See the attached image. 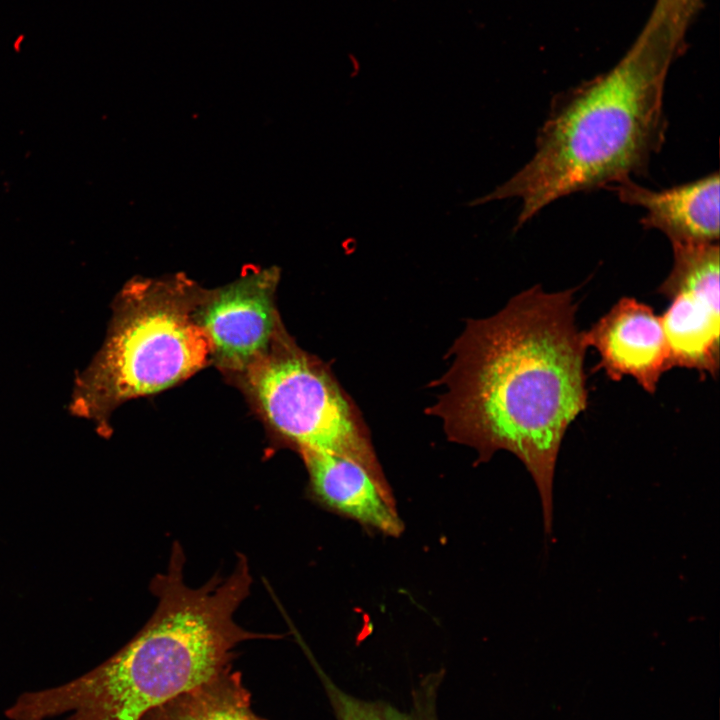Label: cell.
<instances>
[{"mask_svg":"<svg viewBox=\"0 0 720 720\" xmlns=\"http://www.w3.org/2000/svg\"><path fill=\"white\" fill-rule=\"evenodd\" d=\"M575 289L522 291L494 315L471 319L449 350L442 393L429 408L449 440L487 461L514 454L537 488L544 531L553 529L558 454L586 410V345L576 326Z\"/></svg>","mask_w":720,"mask_h":720,"instance_id":"1","label":"cell"},{"mask_svg":"<svg viewBox=\"0 0 720 720\" xmlns=\"http://www.w3.org/2000/svg\"><path fill=\"white\" fill-rule=\"evenodd\" d=\"M178 543L165 573L152 580L157 606L144 627L104 663L63 685L25 692L6 711L9 720H142L151 710L231 667L241 642L279 635L247 631L234 614L252 577L239 555L232 573L200 588L184 582Z\"/></svg>","mask_w":720,"mask_h":720,"instance_id":"2","label":"cell"},{"mask_svg":"<svg viewBox=\"0 0 720 720\" xmlns=\"http://www.w3.org/2000/svg\"><path fill=\"white\" fill-rule=\"evenodd\" d=\"M684 41L648 18L611 69L553 97L532 158L505 183L468 205L520 198L517 230L562 197L646 175L665 143V83Z\"/></svg>","mask_w":720,"mask_h":720,"instance_id":"3","label":"cell"},{"mask_svg":"<svg viewBox=\"0 0 720 720\" xmlns=\"http://www.w3.org/2000/svg\"><path fill=\"white\" fill-rule=\"evenodd\" d=\"M200 297L185 279L127 283L114 302L101 349L75 379L71 413L105 429L123 402L164 390L204 367L211 350L195 317Z\"/></svg>","mask_w":720,"mask_h":720,"instance_id":"4","label":"cell"},{"mask_svg":"<svg viewBox=\"0 0 720 720\" xmlns=\"http://www.w3.org/2000/svg\"><path fill=\"white\" fill-rule=\"evenodd\" d=\"M244 372L266 421L299 452L344 456L384 477L352 402L320 361L284 338Z\"/></svg>","mask_w":720,"mask_h":720,"instance_id":"5","label":"cell"},{"mask_svg":"<svg viewBox=\"0 0 720 720\" xmlns=\"http://www.w3.org/2000/svg\"><path fill=\"white\" fill-rule=\"evenodd\" d=\"M673 264L657 292L671 303L660 316L672 367L702 379L719 371V244L671 243Z\"/></svg>","mask_w":720,"mask_h":720,"instance_id":"6","label":"cell"},{"mask_svg":"<svg viewBox=\"0 0 720 720\" xmlns=\"http://www.w3.org/2000/svg\"><path fill=\"white\" fill-rule=\"evenodd\" d=\"M278 279L274 267L255 270L201 294L195 317L217 364L245 371L269 350L277 329L274 292Z\"/></svg>","mask_w":720,"mask_h":720,"instance_id":"7","label":"cell"},{"mask_svg":"<svg viewBox=\"0 0 720 720\" xmlns=\"http://www.w3.org/2000/svg\"><path fill=\"white\" fill-rule=\"evenodd\" d=\"M586 347L600 356L597 369L613 381L630 376L653 394L663 373L673 368L665 333L653 309L622 297L591 328L583 331Z\"/></svg>","mask_w":720,"mask_h":720,"instance_id":"8","label":"cell"},{"mask_svg":"<svg viewBox=\"0 0 720 720\" xmlns=\"http://www.w3.org/2000/svg\"><path fill=\"white\" fill-rule=\"evenodd\" d=\"M300 454L308 473V492L318 504L386 536L404 529L385 477L350 458L312 450Z\"/></svg>","mask_w":720,"mask_h":720,"instance_id":"9","label":"cell"},{"mask_svg":"<svg viewBox=\"0 0 720 720\" xmlns=\"http://www.w3.org/2000/svg\"><path fill=\"white\" fill-rule=\"evenodd\" d=\"M623 203L640 206L645 229H657L671 243H715L719 239L718 172L693 182L656 191L631 179L608 186Z\"/></svg>","mask_w":720,"mask_h":720,"instance_id":"10","label":"cell"},{"mask_svg":"<svg viewBox=\"0 0 720 720\" xmlns=\"http://www.w3.org/2000/svg\"><path fill=\"white\" fill-rule=\"evenodd\" d=\"M241 674L232 666L148 712L142 720H263L251 708Z\"/></svg>","mask_w":720,"mask_h":720,"instance_id":"11","label":"cell"},{"mask_svg":"<svg viewBox=\"0 0 720 720\" xmlns=\"http://www.w3.org/2000/svg\"><path fill=\"white\" fill-rule=\"evenodd\" d=\"M318 671L337 720H424L416 713L400 711L387 703L350 695Z\"/></svg>","mask_w":720,"mask_h":720,"instance_id":"12","label":"cell"}]
</instances>
